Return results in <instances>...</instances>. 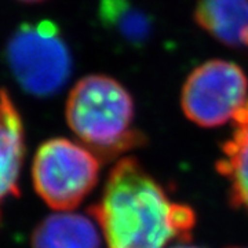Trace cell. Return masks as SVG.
Segmentation results:
<instances>
[{
  "label": "cell",
  "mask_w": 248,
  "mask_h": 248,
  "mask_svg": "<svg viewBox=\"0 0 248 248\" xmlns=\"http://www.w3.org/2000/svg\"><path fill=\"white\" fill-rule=\"evenodd\" d=\"M195 21L219 43L248 57V0H196Z\"/></svg>",
  "instance_id": "52a82bcc"
},
{
  "label": "cell",
  "mask_w": 248,
  "mask_h": 248,
  "mask_svg": "<svg viewBox=\"0 0 248 248\" xmlns=\"http://www.w3.org/2000/svg\"><path fill=\"white\" fill-rule=\"evenodd\" d=\"M6 60L19 87L39 98L58 93L72 73L71 51L53 21L22 24L10 37Z\"/></svg>",
  "instance_id": "3957f363"
},
{
  "label": "cell",
  "mask_w": 248,
  "mask_h": 248,
  "mask_svg": "<svg viewBox=\"0 0 248 248\" xmlns=\"http://www.w3.org/2000/svg\"><path fill=\"white\" fill-rule=\"evenodd\" d=\"M25 155L22 117L9 93L0 89V218L1 207L19 195L18 179Z\"/></svg>",
  "instance_id": "8992f818"
},
{
  "label": "cell",
  "mask_w": 248,
  "mask_h": 248,
  "mask_svg": "<svg viewBox=\"0 0 248 248\" xmlns=\"http://www.w3.org/2000/svg\"><path fill=\"white\" fill-rule=\"evenodd\" d=\"M217 170L229 181L232 205L248 211V130L236 128L222 145V157Z\"/></svg>",
  "instance_id": "30bf717a"
},
{
  "label": "cell",
  "mask_w": 248,
  "mask_h": 248,
  "mask_svg": "<svg viewBox=\"0 0 248 248\" xmlns=\"http://www.w3.org/2000/svg\"><path fill=\"white\" fill-rule=\"evenodd\" d=\"M236 128H246L248 130V98L243 102V105L237 109L233 119Z\"/></svg>",
  "instance_id": "8fae6325"
},
{
  "label": "cell",
  "mask_w": 248,
  "mask_h": 248,
  "mask_svg": "<svg viewBox=\"0 0 248 248\" xmlns=\"http://www.w3.org/2000/svg\"><path fill=\"white\" fill-rule=\"evenodd\" d=\"M18 1H22V3H40V1H45V0H18Z\"/></svg>",
  "instance_id": "4fadbf2b"
},
{
  "label": "cell",
  "mask_w": 248,
  "mask_h": 248,
  "mask_svg": "<svg viewBox=\"0 0 248 248\" xmlns=\"http://www.w3.org/2000/svg\"><path fill=\"white\" fill-rule=\"evenodd\" d=\"M228 248H248V247H228Z\"/></svg>",
  "instance_id": "5bb4252c"
},
{
  "label": "cell",
  "mask_w": 248,
  "mask_h": 248,
  "mask_svg": "<svg viewBox=\"0 0 248 248\" xmlns=\"http://www.w3.org/2000/svg\"><path fill=\"white\" fill-rule=\"evenodd\" d=\"M171 248H200V247H195V246H187V244H178V246H174Z\"/></svg>",
  "instance_id": "7c38bea8"
},
{
  "label": "cell",
  "mask_w": 248,
  "mask_h": 248,
  "mask_svg": "<svg viewBox=\"0 0 248 248\" xmlns=\"http://www.w3.org/2000/svg\"><path fill=\"white\" fill-rule=\"evenodd\" d=\"M248 79L237 63L211 60L192 72L181 94L185 116L197 125L218 127L233 119L247 99Z\"/></svg>",
  "instance_id": "5b68a950"
},
{
  "label": "cell",
  "mask_w": 248,
  "mask_h": 248,
  "mask_svg": "<svg viewBox=\"0 0 248 248\" xmlns=\"http://www.w3.org/2000/svg\"><path fill=\"white\" fill-rule=\"evenodd\" d=\"M98 14L110 33L133 48H142L152 37L153 19L131 0H101Z\"/></svg>",
  "instance_id": "9c48e42d"
},
{
  "label": "cell",
  "mask_w": 248,
  "mask_h": 248,
  "mask_svg": "<svg viewBox=\"0 0 248 248\" xmlns=\"http://www.w3.org/2000/svg\"><path fill=\"white\" fill-rule=\"evenodd\" d=\"M108 248H166L192 239L193 208L172 203L163 186L135 157H123L109 172L101 202L90 208Z\"/></svg>",
  "instance_id": "6da1fadb"
},
{
  "label": "cell",
  "mask_w": 248,
  "mask_h": 248,
  "mask_svg": "<svg viewBox=\"0 0 248 248\" xmlns=\"http://www.w3.org/2000/svg\"><path fill=\"white\" fill-rule=\"evenodd\" d=\"M32 248H101V237L93 221L80 214L57 213L37 223Z\"/></svg>",
  "instance_id": "ba28073f"
},
{
  "label": "cell",
  "mask_w": 248,
  "mask_h": 248,
  "mask_svg": "<svg viewBox=\"0 0 248 248\" xmlns=\"http://www.w3.org/2000/svg\"><path fill=\"white\" fill-rule=\"evenodd\" d=\"M133 97L117 80L105 75L80 79L66 101V122L98 159L112 160L145 142L133 127Z\"/></svg>",
  "instance_id": "7a4b0ae2"
},
{
  "label": "cell",
  "mask_w": 248,
  "mask_h": 248,
  "mask_svg": "<svg viewBox=\"0 0 248 248\" xmlns=\"http://www.w3.org/2000/svg\"><path fill=\"white\" fill-rule=\"evenodd\" d=\"M99 169V159L84 145L53 138L36 151L32 181L36 193L48 207L71 211L93 192Z\"/></svg>",
  "instance_id": "277c9868"
}]
</instances>
